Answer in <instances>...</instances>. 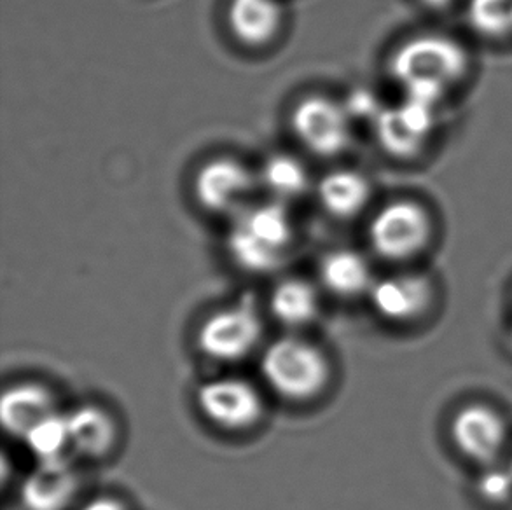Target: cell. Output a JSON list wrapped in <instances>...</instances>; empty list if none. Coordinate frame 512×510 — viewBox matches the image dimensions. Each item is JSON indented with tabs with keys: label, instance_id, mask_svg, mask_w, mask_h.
<instances>
[{
	"label": "cell",
	"instance_id": "obj_1",
	"mask_svg": "<svg viewBox=\"0 0 512 510\" xmlns=\"http://www.w3.org/2000/svg\"><path fill=\"white\" fill-rule=\"evenodd\" d=\"M471 70V55L448 34L413 35L390 58V72L406 91V98L436 107L439 100Z\"/></svg>",
	"mask_w": 512,
	"mask_h": 510
},
{
	"label": "cell",
	"instance_id": "obj_2",
	"mask_svg": "<svg viewBox=\"0 0 512 510\" xmlns=\"http://www.w3.org/2000/svg\"><path fill=\"white\" fill-rule=\"evenodd\" d=\"M294 240V226L277 203L243 210L229 231L228 250L240 268L264 275L284 264Z\"/></svg>",
	"mask_w": 512,
	"mask_h": 510
},
{
	"label": "cell",
	"instance_id": "obj_3",
	"mask_svg": "<svg viewBox=\"0 0 512 510\" xmlns=\"http://www.w3.org/2000/svg\"><path fill=\"white\" fill-rule=\"evenodd\" d=\"M261 373L278 397L308 402L317 399L329 385L331 362L312 341L284 336L266 348Z\"/></svg>",
	"mask_w": 512,
	"mask_h": 510
},
{
	"label": "cell",
	"instance_id": "obj_4",
	"mask_svg": "<svg viewBox=\"0 0 512 510\" xmlns=\"http://www.w3.org/2000/svg\"><path fill=\"white\" fill-rule=\"evenodd\" d=\"M434 222L429 210L413 200H397L378 210L369 224V242L387 261H408L429 247Z\"/></svg>",
	"mask_w": 512,
	"mask_h": 510
},
{
	"label": "cell",
	"instance_id": "obj_5",
	"mask_svg": "<svg viewBox=\"0 0 512 510\" xmlns=\"http://www.w3.org/2000/svg\"><path fill=\"white\" fill-rule=\"evenodd\" d=\"M263 338V318L252 299L231 304L201 322L196 345L214 362H236L249 357Z\"/></svg>",
	"mask_w": 512,
	"mask_h": 510
},
{
	"label": "cell",
	"instance_id": "obj_6",
	"mask_svg": "<svg viewBox=\"0 0 512 510\" xmlns=\"http://www.w3.org/2000/svg\"><path fill=\"white\" fill-rule=\"evenodd\" d=\"M198 409L214 427L226 432H243L261 421L264 402L250 381L228 376L200 386Z\"/></svg>",
	"mask_w": 512,
	"mask_h": 510
},
{
	"label": "cell",
	"instance_id": "obj_7",
	"mask_svg": "<svg viewBox=\"0 0 512 510\" xmlns=\"http://www.w3.org/2000/svg\"><path fill=\"white\" fill-rule=\"evenodd\" d=\"M350 121L345 105L324 97L305 98L292 116L299 140L319 156H338L345 151L352 140Z\"/></svg>",
	"mask_w": 512,
	"mask_h": 510
},
{
	"label": "cell",
	"instance_id": "obj_8",
	"mask_svg": "<svg viewBox=\"0 0 512 510\" xmlns=\"http://www.w3.org/2000/svg\"><path fill=\"white\" fill-rule=\"evenodd\" d=\"M434 107L404 100V104L383 109L376 118L381 147L394 158H415L434 131Z\"/></svg>",
	"mask_w": 512,
	"mask_h": 510
},
{
	"label": "cell",
	"instance_id": "obj_9",
	"mask_svg": "<svg viewBox=\"0 0 512 510\" xmlns=\"http://www.w3.org/2000/svg\"><path fill=\"white\" fill-rule=\"evenodd\" d=\"M450 432L462 455L486 465L497 460L507 439L506 421L485 404L462 407L451 421Z\"/></svg>",
	"mask_w": 512,
	"mask_h": 510
},
{
	"label": "cell",
	"instance_id": "obj_10",
	"mask_svg": "<svg viewBox=\"0 0 512 510\" xmlns=\"http://www.w3.org/2000/svg\"><path fill=\"white\" fill-rule=\"evenodd\" d=\"M194 191L210 212H235L252 193V175L235 159H214L198 172Z\"/></svg>",
	"mask_w": 512,
	"mask_h": 510
},
{
	"label": "cell",
	"instance_id": "obj_11",
	"mask_svg": "<svg viewBox=\"0 0 512 510\" xmlns=\"http://www.w3.org/2000/svg\"><path fill=\"white\" fill-rule=\"evenodd\" d=\"M374 311L390 322L422 317L432 301V285L422 275L404 273L381 278L369 290Z\"/></svg>",
	"mask_w": 512,
	"mask_h": 510
},
{
	"label": "cell",
	"instance_id": "obj_12",
	"mask_svg": "<svg viewBox=\"0 0 512 510\" xmlns=\"http://www.w3.org/2000/svg\"><path fill=\"white\" fill-rule=\"evenodd\" d=\"M79 479L67 460L39 462L21 484L25 510H65L76 497Z\"/></svg>",
	"mask_w": 512,
	"mask_h": 510
},
{
	"label": "cell",
	"instance_id": "obj_13",
	"mask_svg": "<svg viewBox=\"0 0 512 510\" xmlns=\"http://www.w3.org/2000/svg\"><path fill=\"white\" fill-rule=\"evenodd\" d=\"M56 399L48 386L41 383H18L9 386L0 402V418L6 434L25 439L32 428L49 414L56 413Z\"/></svg>",
	"mask_w": 512,
	"mask_h": 510
},
{
	"label": "cell",
	"instance_id": "obj_14",
	"mask_svg": "<svg viewBox=\"0 0 512 510\" xmlns=\"http://www.w3.org/2000/svg\"><path fill=\"white\" fill-rule=\"evenodd\" d=\"M72 453L90 460H102L118 441V427L104 407L83 404L67 413Z\"/></svg>",
	"mask_w": 512,
	"mask_h": 510
},
{
	"label": "cell",
	"instance_id": "obj_15",
	"mask_svg": "<svg viewBox=\"0 0 512 510\" xmlns=\"http://www.w3.org/2000/svg\"><path fill=\"white\" fill-rule=\"evenodd\" d=\"M320 280L331 294L357 297L369 294L373 287V271L369 262L355 250H334L320 262Z\"/></svg>",
	"mask_w": 512,
	"mask_h": 510
},
{
	"label": "cell",
	"instance_id": "obj_16",
	"mask_svg": "<svg viewBox=\"0 0 512 510\" xmlns=\"http://www.w3.org/2000/svg\"><path fill=\"white\" fill-rule=\"evenodd\" d=\"M228 16L231 30L249 46L271 41L282 25L277 0H231Z\"/></svg>",
	"mask_w": 512,
	"mask_h": 510
},
{
	"label": "cell",
	"instance_id": "obj_17",
	"mask_svg": "<svg viewBox=\"0 0 512 510\" xmlns=\"http://www.w3.org/2000/svg\"><path fill=\"white\" fill-rule=\"evenodd\" d=\"M319 308L317 289L301 278H287L271 290V315L285 327L299 329L312 324L319 315Z\"/></svg>",
	"mask_w": 512,
	"mask_h": 510
},
{
	"label": "cell",
	"instance_id": "obj_18",
	"mask_svg": "<svg viewBox=\"0 0 512 510\" xmlns=\"http://www.w3.org/2000/svg\"><path fill=\"white\" fill-rule=\"evenodd\" d=\"M371 196V187L362 173L340 170L320 182L319 198L329 214L350 219L359 214Z\"/></svg>",
	"mask_w": 512,
	"mask_h": 510
},
{
	"label": "cell",
	"instance_id": "obj_19",
	"mask_svg": "<svg viewBox=\"0 0 512 510\" xmlns=\"http://www.w3.org/2000/svg\"><path fill=\"white\" fill-rule=\"evenodd\" d=\"M25 444L30 449V453L39 460V462H49V460H67L72 453V444H70L69 418L67 413L49 414L41 423H37L27 435H25Z\"/></svg>",
	"mask_w": 512,
	"mask_h": 510
},
{
	"label": "cell",
	"instance_id": "obj_20",
	"mask_svg": "<svg viewBox=\"0 0 512 510\" xmlns=\"http://www.w3.org/2000/svg\"><path fill=\"white\" fill-rule=\"evenodd\" d=\"M263 179L271 193L287 200L298 198L308 187V172L305 166L301 165L298 159L285 154H278L266 161Z\"/></svg>",
	"mask_w": 512,
	"mask_h": 510
},
{
	"label": "cell",
	"instance_id": "obj_21",
	"mask_svg": "<svg viewBox=\"0 0 512 510\" xmlns=\"http://www.w3.org/2000/svg\"><path fill=\"white\" fill-rule=\"evenodd\" d=\"M471 21L485 34L499 37L512 30V0H472Z\"/></svg>",
	"mask_w": 512,
	"mask_h": 510
},
{
	"label": "cell",
	"instance_id": "obj_22",
	"mask_svg": "<svg viewBox=\"0 0 512 510\" xmlns=\"http://www.w3.org/2000/svg\"><path fill=\"white\" fill-rule=\"evenodd\" d=\"M478 493L490 504H504L512 497V470L509 465H490L479 476Z\"/></svg>",
	"mask_w": 512,
	"mask_h": 510
},
{
	"label": "cell",
	"instance_id": "obj_23",
	"mask_svg": "<svg viewBox=\"0 0 512 510\" xmlns=\"http://www.w3.org/2000/svg\"><path fill=\"white\" fill-rule=\"evenodd\" d=\"M345 109L350 118H376L383 111L380 102L373 97V93L367 90L353 91L346 100Z\"/></svg>",
	"mask_w": 512,
	"mask_h": 510
},
{
	"label": "cell",
	"instance_id": "obj_24",
	"mask_svg": "<svg viewBox=\"0 0 512 510\" xmlns=\"http://www.w3.org/2000/svg\"><path fill=\"white\" fill-rule=\"evenodd\" d=\"M81 510H128V507L118 498L100 497L88 502Z\"/></svg>",
	"mask_w": 512,
	"mask_h": 510
},
{
	"label": "cell",
	"instance_id": "obj_25",
	"mask_svg": "<svg viewBox=\"0 0 512 510\" xmlns=\"http://www.w3.org/2000/svg\"><path fill=\"white\" fill-rule=\"evenodd\" d=\"M457 0H420V4L429 7L432 11H444L448 7L453 6Z\"/></svg>",
	"mask_w": 512,
	"mask_h": 510
},
{
	"label": "cell",
	"instance_id": "obj_26",
	"mask_svg": "<svg viewBox=\"0 0 512 510\" xmlns=\"http://www.w3.org/2000/svg\"><path fill=\"white\" fill-rule=\"evenodd\" d=\"M507 465H509V467H511V470H512V455H511V458H509V463H507Z\"/></svg>",
	"mask_w": 512,
	"mask_h": 510
}]
</instances>
